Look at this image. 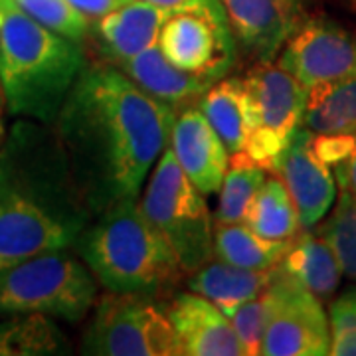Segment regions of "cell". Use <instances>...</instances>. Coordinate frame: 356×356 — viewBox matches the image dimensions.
Instances as JSON below:
<instances>
[{
  "mask_svg": "<svg viewBox=\"0 0 356 356\" xmlns=\"http://www.w3.org/2000/svg\"><path fill=\"white\" fill-rule=\"evenodd\" d=\"M277 65L305 89L356 74V36L327 18L299 22L277 54Z\"/></svg>",
  "mask_w": 356,
  "mask_h": 356,
  "instance_id": "11",
  "label": "cell"
},
{
  "mask_svg": "<svg viewBox=\"0 0 356 356\" xmlns=\"http://www.w3.org/2000/svg\"><path fill=\"white\" fill-rule=\"evenodd\" d=\"M311 147H313V151H315L318 159L332 168L337 163L344 161L348 154L355 151L356 135H350V133L317 135V133H313Z\"/></svg>",
  "mask_w": 356,
  "mask_h": 356,
  "instance_id": "30",
  "label": "cell"
},
{
  "mask_svg": "<svg viewBox=\"0 0 356 356\" xmlns=\"http://www.w3.org/2000/svg\"><path fill=\"white\" fill-rule=\"evenodd\" d=\"M143 2H151V4H156V6H163V8H175V6L188 2V0H143Z\"/></svg>",
  "mask_w": 356,
  "mask_h": 356,
  "instance_id": "33",
  "label": "cell"
},
{
  "mask_svg": "<svg viewBox=\"0 0 356 356\" xmlns=\"http://www.w3.org/2000/svg\"><path fill=\"white\" fill-rule=\"evenodd\" d=\"M79 13L89 20H99L105 14L113 13L131 0H70Z\"/></svg>",
  "mask_w": 356,
  "mask_h": 356,
  "instance_id": "32",
  "label": "cell"
},
{
  "mask_svg": "<svg viewBox=\"0 0 356 356\" xmlns=\"http://www.w3.org/2000/svg\"><path fill=\"white\" fill-rule=\"evenodd\" d=\"M6 113V99H4V91H2V86H0V123H2V117Z\"/></svg>",
  "mask_w": 356,
  "mask_h": 356,
  "instance_id": "34",
  "label": "cell"
},
{
  "mask_svg": "<svg viewBox=\"0 0 356 356\" xmlns=\"http://www.w3.org/2000/svg\"><path fill=\"white\" fill-rule=\"evenodd\" d=\"M72 346L54 318L38 313L10 315L0 323V356L67 355Z\"/></svg>",
  "mask_w": 356,
  "mask_h": 356,
  "instance_id": "23",
  "label": "cell"
},
{
  "mask_svg": "<svg viewBox=\"0 0 356 356\" xmlns=\"http://www.w3.org/2000/svg\"><path fill=\"white\" fill-rule=\"evenodd\" d=\"M245 224L267 240H293L299 229V214L280 177L266 178L255 194Z\"/></svg>",
  "mask_w": 356,
  "mask_h": 356,
  "instance_id": "24",
  "label": "cell"
},
{
  "mask_svg": "<svg viewBox=\"0 0 356 356\" xmlns=\"http://www.w3.org/2000/svg\"><path fill=\"white\" fill-rule=\"evenodd\" d=\"M273 269H243L212 257L200 269L192 271L186 281L192 293H198L212 301L228 317L232 309L242 305L266 291L273 277Z\"/></svg>",
  "mask_w": 356,
  "mask_h": 356,
  "instance_id": "18",
  "label": "cell"
},
{
  "mask_svg": "<svg viewBox=\"0 0 356 356\" xmlns=\"http://www.w3.org/2000/svg\"><path fill=\"white\" fill-rule=\"evenodd\" d=\"M267 170L254 165L243 153L229 154V166L220 184V198L214 222L242 224L248 218L255 194L266 182Z\"/></svg>",
  "mask_w": 356,
  "mask_h": 356,
  "instance_id": "25",
  "label": "cell"
},
{
  "mask_svg": "<svg viewBox=\"0 0 356 356\" xmlns=\"http://www.w3.org/2000/svg\"><path fill=\"white\" fill-rule=\"evenodd\" d=\"M4 133H6V131H4V125L0 123V143H2V139H4Z\"/></svg>",
  "mask_w": 356,
  "mask_h": 356,
  "instance_id": "35",
  "label": "cell"
},
{
  "mask_svg": "<svg viewBox=\"0 0 356 356\" xmlns=\"http://www.w3.org/2000/svg\"><path fill=\"white\" fill-rule=\"evenodd\" d=\"M242 79L252 113V133L243 154L273 172L293 135L303 125L307 89L273 62H255Z\"/></svg>",
  "mask_w": 356,
  "mask_h": 356,
  "instance_id": "9",
  "label": "cell"
},
{
  "mask_svg": "<svg viewBox=\"0 0 356 356\" xmlns=\"http://www.w3.org/2000/svg\"><path fill=\"white\" fill-rule=\"evenodd\" d=\"M332 356H356V287L337 297L329 309Z\"/></svg>",
  "mask_w": 356,
  "mask_h": 356,
  "instance_id": "29",
  "label": "cell"
},
{
  "mask_svg": "<svg viewBox=\"0 0 356 356\" xmlns=\"http://www.w3.org/2000/svg\"><path fill=\"white\" fill-rule=\"evenodd\" d=\"M321 236L331 245L344 275L356 280V198L341 191L339 202L321 229Z\"/></svg>",
  "mask_w": 356,
  "mask_h": 356,
  "instance_id": "26",
  "label": "cell"
},
{
  "mask_svg": "<svg viewBox=\"0 0 356 356\" xmlns=\"http://www.w3.org/2000/svg\"><path fill=\"white\" fill-rule=\"evenodd\" d=\"M182 356H243L229 318L198 293H178L166 307Z\"/></svg>",
  "mask_w": 356,
  "mask_h": 356,
  "instance_id": "15",
  "label": "cell"
},
{
  "mask_svg": "<svg viewBox=\"0 0 356 356\" xmlns=\"http://www.w3.org/2000/svg\"><path fill=\"white\" fill-rule=\"evenodd\" d=\"M140 208L165 236L186 275L214 257L212 212L202 192L178 166L170 147L154 163Z\"/></svg>",
  "mask_w": 356,
  "mask_h": 356,
  "instance_id": "6",
  "label": "cell"
},
{
  "mask_svg": "<svg viewBox=\"0 0 356 356\" xmlns=\"http://www.w3.org/2000/svg\"><path fill=\"white\" fill-rule=\"evenodd\" d=\"M311 139L313 133L301 125L273 170L291 194L303 229L315 228L331 212L337 198L332 168L315 154Z\"/></svg>",
  "mask_w": 356,
  "mask_h": 356,
  "instance_id": "12",
  "label": "cell"
},
{
  "mask_svg": "<svg viewBox=\"0 0 356 356\" xmlns=\"http://www.w3.org/2000/svg\"><path fill=\"white\" fill-rule=\"evenodd\" d=\"M26 14L48 30L81 44L89 30V18L70 0H14Z\"/></svg>",
  "mask_w": 356,
  "mask_h": 356,
  "instance_id": "27",
  "label": "cell"
},
{
  "mask_svg": "<svg viewBox=\"0 0 356 356\" xmlns=\"http://www.w3.org/2000/svg\"><path fill=\"white\" fill-rule=\"evenodd\" d=\"M97 280L70 250L32 255L0 271V315L38 313L79 323L97 301Z\"/></svg>",
  "mask_w": 356,
  "mask_h": 356,
  "instance_id": "5",
  "label": "cell"
},
{
  "mask_svg": "<svg viewBox=\"0 0 356 356\" xmlns=\"http://www.w3.org/2000/svg\"><path fill=\"white\" fill-rule=\"evenodd\" d=\"M177 109L151 97L111 64L86 65L51 127L91 218L139 198L168 147Z\"/></svg>",
  "mask_w": 356,
  "mask_h": 356,
  "instance_id": "1",
  "label": "cell"
},
{
  "mask_svg": "<svg viewBox=\"0 0 356 356\" xmlns=\"http://www.w3.org/2000/svg\"><path fill=\"white\" fill-rule=\"evenodd\" d=\"M156 46L178 70L218 81L238 62V44L220 0H188L170 8Z\"/></svg>",
  "mask_w": 356,
  "mask_h": 356,
  "instance_id": "7",
  "label": "cell"
},
{
  "mask_svg": "<svg viewBox=\"0 0 356 356\" xmlns=\"http://www.w3.org/2000/svg\"><path fill=\"white\" fill-rule=\"evenodd\" d=\"M303 127L317 135H356V74L307 89Z\"/></svg>",
  "mask_w": 356,
  "mask_h": 356,
  "instance_id": "21",
  "label": "cell"
},
{
  "mask_svg": "<svg viewBox=\"0 0 356 356\" xmlns=\"http://www.w3.org/2000/svg\"><path fill=\"white\" fill-rule=\"evenodd\" d=\"M229 323L238 341L245 350V356L261 355V343L266 334L267 318H269V297L267 289L261 295L245 301L228 313Z\"/></svg>",
  "mask_w": 356,
  "mask_h": 356,
  "instance_id": "28",
  "label": "cell"
},
{
  "mask_svg": "<svg viewBox=\"0 0 356 356\" xmlns=\"http://www.w3.org/2000/svg\"><path fill=\"white\" fill-rule=\"evenodd\" d=\"M74 248L105 291L156 299L168 295L186 275L137 198L95 214Z\"/></svg>",
  "mask_w": 356,
  "mask_h": 356,
  "instance_id": "4",
  "label": "cell"
},
{
  "mask_svg": "<svg viewBox=\"0 0 356 356\" xmlns=\"http://www.w3.org/2000/svg\"><path fill=\"white\" fill-rule=\"evenodd\" d=\"M115 67H119L145 93L175 107L177 111L180 107L200 102L208 88L214 83L210 79L178 70L166 60L156 44Z\"/></svg>",
  "mask_w": 356,
  "mask_h": 356,
  "instance_id": "17",
  "label": "cell"
},
{
  "mask_svg": "<svg viewBox=\"0 0 356 356\" xmlns=\"http://www.w3.org/2000/svg\"><path fill=\"white\" fill-rule=\"evenodd\" d=\"M89 220L54 127L18 119L0 143V271L74 248Z\"/></svg>",
  "mask_w": 356,
  "mask_h": 356,
  "instance_id": "2",
  "label": "cell"
},
{
  "mask_svg": "<svg viewBox=\"0 0 356 356\" xmlns=\"http://www.w3.org/2000/svg\"><path fill=\"white\" fill-rule=\"evenodd\" d=\"M238 50L252 62H273L301 22L299 0H220Z\"/></svg>",
  "mask_w": 356,
  "mask_h": 356,
  "instance_id": "14",
  "label": "cell"
},
{
  "mask_svg": "<svg viewBox=\"0 0 356 356\" xmlns=\"http://www.w3.org/2000/svg\"><path fill=\"white\" fill-rule=\"evenodd\" d=\"M168 10L170 8L151 2L131 0L121 8L95 20L93 32L103 56L111 65H117L154 46Z\"/></svg>",
  "mask_w": 356,
  "mask_h": 356,
  "instance_id": "16",
  "label": "cell"
},
{
  "mask_svg": "<svg viewBox=\"0 0 356 356\" xmlns=\"http://www.w3.org/2000/svg\"><path fill=\"white\" fill-rule=\"evenodd\" d=\"M86 65L81 44L0 0V86L13 117L51 125Z\"/></svg>",
  "mask_w": 356,
  "mask_h": 356,
  "instance_id": "3",
  "label": "cell"
},
{
  "mask_svg": "<svg viewBox=\"0 0 356 356\" xmlns=\"http://www.w3.org/2000/svg\"><path fill=\"white\" fill-rule=\"evenodd\" d=\"M168 147L182 172L204 196L220 191L229 166V153L198 103L178 109Z\"/></svg>",
  "mask_w": 356,
  "mask_h": 356,
  "instance_id": "13",
  "label": "cell"
},
{
  "mask_svg": "<svg viewBox=\"0 0 356 356\" xmlns=\"http://www.w3.org/2000/svg\"><path fill=\"white\" fill-rule=\"evenodd\" d=\"M291 240H267L255 234L245 222H214V257L243 269H273L280 266Z\"/></svg>",
  "mask_w": 356,
  "mask_h": 356,
  "instance_id": "22",
  "label": "cell"
},
{
  "mask_svg": "<svg viewBox=\"0 0 356 356\" xmlns=\"http://www.w3.org/2000/svg\"><path fill=\"white\" fill-rule=\"evenodd\" d=\"M198 105L218 137L226 145L228 153H243L252 133V113L242 77L226 76L214 81Z\"/></svg>",
  "mask_w": 356,
  "mask_h": 356,
  "instance_id": "20",
  "label": "cell"
},
{
  "mask_svg": "<svg viewBox=\"0 0 356 356\" xmlns=\"http://www.w3.org/2000/svg\"><path fill=\"white\" fill-rule=\"evenodd\" d=\"M280 267L321 301L331 299L343 275L331 245L321 234H313L309 229L293 238Z\"/></svg>",
  "mask_w": 356,
  "mask_h": 356,
  "instance_id": "19",
  "label": "cell"
},
{
  "mask_svg": "<svg viewBox=\"0 0 356 356\" xmlns=\"http://www.w3.org/2000/svg\"><path fill=\"white\" fill-rule=\"evenodd\" d=\"M81 353L97 356H180L175 329L153 299L111 291L93 305Z\"/></svg>",
  "mask_w": 356,
  "mask_h": 356,
  "instance_id": "8",
  "label": "cell"
},
{
  "mask_svg": "<svg viewBox=\"0 0 356 356\" xmlns=\"http://www.w3.org/2000/svg\"><path fill=\"white\" fill-rule=\"evenodd\" d=\"M269 318L261 343L264 356H327L331 329L323 301L291 280L280 266L267 287Z\"/></svg>",
  "mask_w": 356,
  "mask_h": 356,
  "instance_id": "10",
  "label": "cell"
},
{
  "mask_svg": "<svg viewBox=\"0 0 356 356\" xmlns=\"http://www.w3.org/2000/svg\"><path fill=\"white\" fill-rule=\"evenodd\" d=\"M332 175H334L339 191L348 192L356 198V147L344 161L332 166Z\"/></svg>",
  "mask_w": 356,
  "mask_h": 356,
  "instance_id": "31",
  "label": "cell"
}]
</instances>
